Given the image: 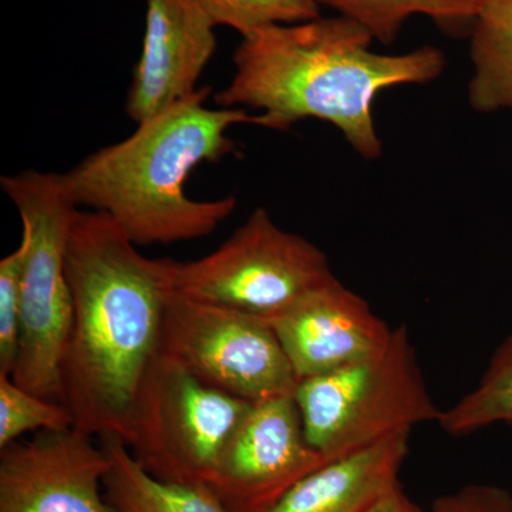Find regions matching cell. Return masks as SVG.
I'll use <instances>...</instances> for the list:
<instances>
[{
    "label": "cell",
    "instance_id": "obj_22",
    "mask_svg": "<svg viewBox=\"0 0 512 512\" xmlns=\"http://www.w3.org/2000/svg\"><path fill=\"white\" fill-rule=\"evenodd\" d=\"M369 512H426L421 510L419 505L413 503L407 494L404 493L402 487L396 485L393 490L384 495Z\"/></svg>",
    "mask_w": 512,
    "mask_h": 512
},
{
    "label": "cell",
    "instance_id": "obj_10",
    "mask_svg": "<svg viewBox=\"0 0 512 512\" xmlns=\"http://www.w3.org/2000/svg\"><path fill=\"white\" fill-rule=\"evenodd\" d=\"M82 430H42L0 448V512H114L104 494L110 458Z\"/></svg>",
    "mask_w": 512,
    "mask_h": 512
},
{
    "label": "cell",
    "instance_id": "obj_5",
    "mask_svg": "<svg viewBox=\"0 0 512 512\" xmlns=\"http://www.w3.org/2000/svg\"><path fill=\"white\" fill-rule=\"evenodd\" d=\"M306 440L328 461L439 420L406 326L379 355L309 379L295 392Z\"/></svg>",
    "mask_w": 512,
    "mask_h": 512
},
{
    "label": "cell",
    "instance_id": "obj_8",
    "mask_svg": "<svg viewBox=\"0 0 512 512\" xmlns=\"http://www.w3.org/2000/svg\"><path fill=\"white\" fill-rule=\"evenodd\" d=\"M161 355L202 382L251 403L295 396L299 380L265 319L170 292Z\"/></svg>",
    "mask_w": 512,
    "mask_h": 512
},
{
    "label": "cell",
    "instance_id": "obj_17",
    "mask_svg": "<svg viewBox=\"0 0 512 512\" xmlns=\"http://www.w3.org/2000/svg\"><path fill=\"white\" fill-rule=\"evenodd\" d=\"M437 423L450 436H468L494 424H512V335L495 350L477 386L441 410Z\"/></svg>",
    "mask_w": 512,
    "mask_h": 512
},
{
    "label": "cell",
    "instance_id": "obj_9",
    "mask_svg": "<svg viewBox=\"0 0 512 512\" xmlns=\"http://www.w3.org/2000/svg\"><path fill=\"white\" fill-rule=\"evenodd\" d=\"M326 463L306 440L295 396L275 397L252 406L207 487L228 512H268Z\"/></svg>",
    "mask_w": 512,
    "mask_h": 512
},
{
    "label": "cell",
    "instance_id": "obj_15",
    "mask_svg": "<svg viewBox=\"0 0 512 512\" xmlns=\"http://www.w3.org/2000/svg\"><path fill=\"white\" fill-rule=\"evenodd\" d=\"M468 101L477 113L512 110V0H483L473 20Z\"/></svg>",
    "mask_w": 512,
    "mask_h": 512
},
{
    "label": "cell",
    "instance_id": "obj_20",
    "mask_svg": "<svg viewBox=\"0 0 512 512\" xmlns=\"http://www.w3.org/2000/svg\"><path fill=\"white\" fill-rule=\"evenodd\" d=\"M26 244L0 261V375L12 376L22 329V279Z\"/></svg>",
    "mask_w": 512,
    "mask_h": 512
},
{
    "label": "cell",
    "instance_id": "obj_7",
    "mask_svg": "<svg viewBox=\"0 0 512 512\" xmlns=\"http://www.w3.org/2000/svg\"><path fill=\"white\" fill-rule=\"evenodd\" d=\"M254 404L202 382L160 353L141 387L126 444L158 480L207 487Z\"/></svg>",
    "mask_w": 512,
    "mask_h": 512
},
{
    "label": "cell",
    "instance_id": "obj_1",
    "mask_svg": "<svg viewBox=\"0 0 512 512\" xmlns=\"http://www.w3.org/2000/svg\"><path fill=\"white\" fill-rule=\"evenodd\" d=\"M109 215L74 212L66 251L73 320L60 403L73 427L127 443L141 387L160 356L170 295L165 258L151 259Z\"/></svg>",
    "mask_w": 512,
    "mask_h": 512
},
{
    "label": "cell",
    "instance_id": "obj_16",
    "mask_svg": "<svg viewBox=\"0 0 512 512\" xmlns=\"http://www.w3.org/2000/svg\"><path fill=\"white\" fill-rule=\"evenodd\" d=\"M338 16L359 23L375 40L390 45L406 20L423 15L446 26L473 23L483 0H315Z\"/></svg>",
    "mask_w": 512,
    "mask_h": 512
},
{
    "label": "cell",
    "instance_id": "obj_14",
    "mask_svg": "<svg viewBox=\"0 0 512 512\" xmlns=\"http://www.w3.org/2000/svg\"><path fill=\"white\" fill-rule=\"evenodd\" d=\"M99 439L110 458L104 494L114 512H228L205 485L158 480L137 463L120 437Z\"/></svg>",
    "mask_w": 512,
    "mask_h": 512
},
{
    "label": "cell",
    "instance_id": "obj_2",
    "mask_svg": "<svg viewBox=\"0 0 512 512\" xmlns=\"http://www.w3.org/2000/svg\"><path fill=\"white\" fill-rule=\"evenodd\" d=\"M373 42L369 30L342 16L255 30L242 36L234 76L215 101L258 111L271 130L328 121L360 157L376 160L383 151L373 117L376 97L389 87L433 82L446 57L433 46L382 55Z\"/></svg>",
    "mask_w": 512,
    "mask_h": 512
},
{
    "label": "cell",
    "instance_id": "obj_3",
    "mask_svg": "<svg viewBox=\"0 0 512 512\" xmlns=\"http://www.w3.org/2000/svg\"><path fill=\"white\" fill-rule=\"evenodd\" d=\"M210 87L174 104L113 146L100 148L63 174L77 207L109 215L134 244L192 241L212 234L238 207L237 197H188L185 184L198 165L237 151L228 136L239 124L264 127L261 114L210 109Z\"/></svg>",
    "mask_w": 512,
    "mask_h": 512
},
{
    "label": "cell",
    "instance_id": "obj_11",
    "mask_svg": "<svg viewBox=\"0 0 512 512\" xmlns=\"http://www.w3.org/2000/svg\"><path fill=\"white\" fill-rule=\"evenodd\" d=\"M265 320L299 382L379 355L393 336L369 303L336 276Z\"/></svg>",
    "mask_w": 512,
    "mask_h": 512
},
{
    "label": "cell",
    "instance_id": "obj_13",
    "mask_svg": "<svg viewBox=\"0 0 512 512\" xmlns=\"http://www.w3.org/2000/svg\"><path fill=\"white\" fill-rule=\"evenodd\" d=\"M410 433L336 458L299 481L268 512H369L399 485Z\"/></svg>",
    "mask_w": 512,
    "mask_h": 512
},
{
    "label": "cell",
    "instance_id": "obj_4",
    "mask_svg": "<svg viewBox=\"0 0 512 512\" xmlns=\"http://www.w3.org/2000/svg\"><path fill=\"white\" fill-rule=\"evenodd\" d=\"M0 185L19 212L26 244L22 329L10 377L28 392L60 403L73 320L66 251L79 207L64 185L63 174L25 170L0 178Z\"/></svg>",
    "mask_w": 512,
    "mask_h": 512
},
{
    "label": "cell",
    "instance_id": "obj_12",
    "mask_svg": "<svg viewBox=\"0 0 512 512\" xmlns=\"http://www.w3.org/2000/svg\"><path fill=\"white\" fill-rule=\"evenodd\" d=\"M214 22L197 0H147L143 50L126 111L141 124L197 92L217 49Z\"/></svg>",
    "mask_w": 512,
    "mask_h": 512
},
{
    "label": "cell",
    "instance_id": "obj_19",
    "mask_svg": "<svg viewBox=\"0 0 512 512\" xmlns=\"http://www.w3.org/2000/svg\"><path fill=\"white\" fill-rule=\"evenodd\" d=\"M70 427H73V416L62 403L36 396L12 377L0 375V448L15 443L28 431Z\"/></svg>",
    "mask_w": 512,
    "mask_h": 512
},
{
    "label": "cell",
    "instance_id": "obj_21",
    "mask_svg": "<svg viewBox=\"0 0 512 512\" xmlns=\"http://www.w3.org/2000/svg\"><path fill=\"white\" fill-rule=\"evenodd\" d=\"M430 512H512V495L494 485H468L439 498Z\"/></svg>",
    "mask_w": 512,
    "mask_h": 512
},
{
    "label": "cell",
    "instance_id": "obj_18",
    "mask_svg": "<svg viewBox=\"0 0 512 512\" xmlns=\"http://www.w3.org/2000/svg\"><path fill=\"white\" fill-rule=\"evenodd\" d=\"M215 26H227L241 36L274 25H292L319 18L315 0H197Z\"/></svg>",
    "mask_w": 512,
    "mask_h": 512
},
{
    "label": "cell",
    "instance_id": "obj_6",
    "mask_svg": "<svg viewBox=\"0 0 512 512\" xmlns=\"http://www.w3.org/2000/svg\"><path fill=\"white\" fill-rule=\"evenodd\" d=\"M165 264L175 295L262 319L335 276L325 252L278 227L265 208H256L212 254L187 262L165 258Z\"/></svg>",
    "mask_w": 512,
    "mask_h": 512
}]
</instances>
